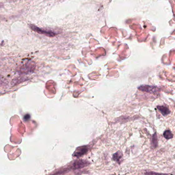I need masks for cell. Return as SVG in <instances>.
Segmentation results:
<instances>
[{
    "label": "cell",
    "instance_id": "cell-1",
    "mask_svg": "<svg viewBox=\"0 0 175 175\" xmlns=\"http://www.w3.org/2000/svg\"><path fill=\"white\" fill-rule=\"evenodd\" d=\"M28 26L34 32H38V33L45 35V36H49V37H53V36H56V35H58V33H56L54 31L40 28L38 26H36L35 25L29 24Z\"/></svg>",
    "mask_w": 175,
    "mask_h": 175
},
{
    "label": "cell",
    "instance_id": "cell-2",
    "mask_svg": "<svg viewBox=\"0 0 175 175\" xmlns=\"http://www.w3.org/2000/svg\"><path fill=\"white\" fill-rule=\"evenodd\" d=\"M90 162L87 161L79 159L75 161L71 165V168L74 169H81L90 165Z\"/></svg>",
    "mask_w": 175,
    "mask_h": 175
},
{
    "label": "cell",
    "instance_id": "cell-3",
    "mask_svg": "<svg viewBox=\"0 0 175 175\" xmlns=\"http://www.w3.org/2000/svg\"><path fill=\"white\" fill-rule=\"evenodd\" d=\"M89 148L87 145H83L79 146L75 149V151L74 153L73 157L79 158L80 157L82 156L88 152Z\"/></svg>",
    "mask_w": 175,
    "mask_h": 175
},
{
    "label": "cell",
    "instance_id": "cell-4",
    "mask_svg": "<svg viewBox=\"0 0 175 175\" xmlns=\"http://www.w3.org/2000/svg\"><path fill=\"white\" fill-rule=\"evenodd\" d=\"M139 90L142 91H147L149 93H155L156 91H158V89L155 86L148 85L141 86L139 88Z\"/></svg>",
    "mask_w": 175,
    "mask_h": 175
},
{
    "label": "cell",
    "instance_id": "cell-5",
    "mask_svg": "<svg viewBox=\"0 0 175 175\" xmlns=\"http://www.w3.org/2000/svg\"><path fill=\"white\" fill-rule=\"evenodd\" d=\"M122 157H123V155L120 151L116 152V153H114L113 155V160L114 161L118 162V163H120V162H121Z\"/></svg>",
    "mask_w": 175,
    "mask_h": 175
},
{
    "label": "cell",
    "instance_id": "cell-6",
    "mask_svg": "<svg viewBox=\"0 0 175 175\" xmlns=\"http://www.w3.org/2000/svg\"><path fill=\"white\" fill-rule=\"evenodd\" d=\"M157 109L163 116L168 115L171 113V111L169 110V109H168V107L164 106H158Z\"/></svg>",
    "mask_w": 175,
    "mask_h": 175
},
{
    "label": "cell",
    "instance_id": "cell-7",
    "mask_svg": "<svg viewBox=\"0 0 175 175\" xmlns=\"http://www.w3.org/2000/svg\"><path fill=\"white\" fill-rule=\"evenodd\" d=\"M152 146H153V148H156L158 146V138L156 134H153L152 138Z\"/></svg>",
    "mask_w": 175,
    "mask_h": 175
},
{
    "label": "cell",
    "instance_id": "cell-8",
    "mask_svg": "<svg viewBox=\"0 0 175 175\" xmlns=\"http://www.w3.org/2000/svg\"><path fill=\"white\" fill-rule=\"evenodd\" d=\"M163 136L166 139H172L173 138V135L172 133L169 130H167L164 132L163 134Z\"/></svg>",
    "mask_w": 175,
    "mask_h": 175
},
{
    "label": "cell",
    "instance_id": "cell-9",
    "mask_svg": "<svg viewBox=\"0 0 175 175\" xmlns=\"http://www.w3.org/2000/svg\"><path fill=\"white\" fill-rule=\"evenodd\" d=\"M146 175H168L167 174H158L156 173L153 172H147L146 173Z\"/></svg>",
    "mask_w": 175,
    "mask_h": 175
},
{
    "label": "cell",
    "instance_id": "cell-10",
    "mask_svg": "<svg viewBox=\"0 0 175 175\" xmlns=\"http://www.w3.org/2000/svg\"><path fill=\"white\" fill-rule=\"evenodd\" d=\"M114 175V174H112V175Z\"/></svg>",
    "mask_w": 175,
    "mask_h": 175
}]
</instances>
